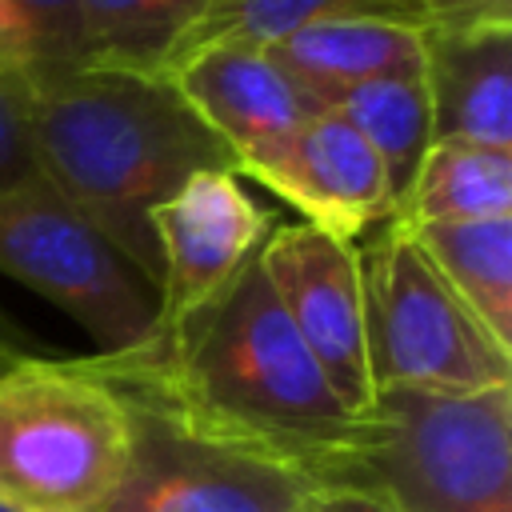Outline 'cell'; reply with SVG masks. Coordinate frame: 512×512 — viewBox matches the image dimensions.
Listing matches in <instances>:
<instances>
[{"label": "cell", "mask_w": 512, "mask_h": 512, "mask_svg": "<svg viewBox=\"0 0 512 512\" xmlns=\"http://www.w3.org/2000/svg\"><path fill=\"white\" fill-rule=\"evenodd\" d=\"M88 364L180 424L300 472L308 488L360 424L288 324L260 252L180 328L152 332L124 356H88Z\"/></svg>", "instance_id": "1"}, {"label": "cell", "mask_w": 512, "mask_h": 512, "mask_svg": "<svg viewBox=\"0 0 512 512\" xmlns=\"http://www.w3.org/2000/svg\"><path fill=\"white\" fill-rule=\"evenodd\" d=\"M28 116L44 180L156 292L152 212L188 176L232 172L228 152L164 72L28 68Z\"/></svg>", "instance_id": "2"}, {"label": "cell", "mask_w": 512, "mask_h": 512, "mask_svg": "<svg viewBox=\"0 0 512 512\" xmlns=\"http://www.w3.org/2000/svg\"><path fill=\"white\" fill-rule=\"evenodd\" d=\"M352 488L392 512H512V384L484 392H376L316 488Z\"/></svg>", "instance_id": "3"}, {"label": "cell", "mask_w": 512, "mask_h": 512, "mask_svg": "<svg viewBox=\"0 0 512 512\" xmlns=\"http://www.w3.org/2000/svg\"><path fill=\"white\" fill-rule=\"evenodd\" d=\"M132 464V412L84 360L0 372V508L108 512Z\"/></svg>", "instance_id": "4"}, {"label": "cell", "mask_w": 512, "mask_h": 512, "mask_svg": "<svg viewBox=\"0 0 512 512\" xmlns=\"http://www.w3.org/2000/svg\"><path fill=\"white\" fill-rule=\"evenodd\" d=\"M364 344L376 392H484L512 384L504 348L424 256L412 224L388 220L360 248Z\"/></svg>", "instance_id": "5"}, {"label": "cell", "mask_w": 512, "mask_h": 512, "mask_svg": "<svg viewBox=\"0 0 512 512\" xmlns=\"http://www.w3.org/2000/svg\"><path fill=\"white\" fill-rule=\"evenodd\" d=\"M0 272L68 312L96 356H124L156 328L152 284L48 180L0 192Z\"/></svg>", "instance_id": "6"}, {"label": "cell", "mask_w": 512, "mask_h": 512, "mask_svg": "<svg viewBox=\"0 0 512 512\" xmlns=\"http://www.w3.org/2000/svg\"><path fill=\"white\" fill-rule=\"evenodd\" d=\"M120 392V388H116ZM132 412V464L108 512H300L308 480L240 444L204 436L148 400Z\"/></svg>", "instance_id": "7"}, {"label": "cell", "mask_w": 512, "mask_h": 512, "mask_svg": "<svg viewBox=\"0 0 512 512\" xmlns=\"http://www.w3.org/2000/svg\"><path fill=\"white\" fill-rule=\"evenodd\" d=\"M260 268L300 344L352 416L376 404L364 344L360 244L336 240L312 224H276L260 244Z\"/></svg>", "instance_id": "8"}, {"label": "cell", "mask_w": 512, "mask_h": 512, "mask_svg": "<svg viewBox=\"0 0 512 512\" xmlns=\"http://www.w3.org/2000/svg\"><path fill=\"white\" fill-rule=\"evenodd\" d=\"M268 232L272 212L252 204L236 172L208 168L188 176L152 212V236L160 252L152 332H172L208 308L260 252Z\"/></svg>", "instance_id": "9"}, {"label": "cell", "mask_w": 512, "mask_h": 512, "mask_svg": "<svg viewBox=\"0 0 512 512\" xmlns=\"http://www.w3.org/2000/svg\"><path fill=\"white\" fill-rule=\"evenodd\" d=\"M164 76L228 152L232 172H244L264 188L284 168L304 120L312 116L308 100L260 48L212 44L176 60Z\"/></svg>", "instance_id": "10"}, {"label": "cell", "mask_w": 512, "mask_h": 512, "mask_svg": "<svg viewBox=\"0 0 512 512\" xmlns=\"http://www.w3.org/2000/svg\"><path fill=\"white\" fill-rule=\"evenodd\" d=\"M424 88L432 144L468 140L512 148V16L428 24Z\"/></svg>", "instance_id": "11"}, {"label": "cell", "mask_w": 512, "mask_h": 512, "mask_svg": "<svg viewBox=\"0 0 512 512\" xmlns=\"http://www.w3.org/2000/svg\"><path fill=\"white\" fill-rule=\"evenodd\" d=\"M268 192L288 200L304 224L352 244L356 236L396 220L380 160L336 108L312 112L304 120Z\"/></svg>", "instance_id": "12"}, {"label": "cell", "mask_w": 512, "mask_h": 512, "mask_svg": "<svg viewBox=\"0 0 512 512\" xmlns=\"http://www.w3.org/2000/svg\"><path fill=\"white\" fill-rule=\"evenodd\" d=\"M272 64L308 100L312 112L336 108V100L360 84L424 72V28L380 16L320 20L268 48Z\"/></svg>", "instance_id": "13"}, {"label": "cell", "mask_w": 512, "mask_h": 512, "mask_svg": "<svg viewBox=\"0 0 512 512\" xmlns=\"http://www.w3.org/2000/svg\"><path fill=\"white\" fill-rule=\"evenodd\" d=\"M340 16H380V20H404L428 28L424 0H200L164 68L212 44H240L268 52L272 44L288 40L300 28Z\"/></svg>", "instance_id": "14"}, {"label": "cell", "mask_w": 512, "mask_h": 512, "mask_svg": "<svg viewBox=\"0 0 512 512\" xmlns=\"http://www.w3.org/2000/svg\"><path fill=\"white\" fill-rule=\"evenodd\" d=\"M512 216V148L436 140L400 208L404 224H460Z\"/></svg>", "instance_id": "15"}, {"label": "cell", "mask_w": 512, "mask_h": 512, "mask_svg": "<svg viewBox=\"0 0 512 512\" xmlns=\"http://www.w3.org/2000/svg\"><path fill=\"white\" fill-rule=\"evenodd\" d=\"M412 232L448 288L504 348H512V216L412 224Z\"/></svg>", "instance_id": "16"}, {"label": "cell", "mask_w": 512, "mask_h": 512, "mask_svg": "<svg viewBox=\"0 0 512 512\" xmlns=\"http://www.w3.org/2000/svg\"><path fill=\"white\" fill-rule=\"evenodd\" d=\"M336 112L360 132V140L380 160L392 204H396V220H400L416 168L432 148V108H428L424 72L360 84L336 100Z\"/></svg>", "instance_id": "17"}, {"label": "cell", "mask_w": 512, "mask_h": 512, "mask_svg": "<svg viewBox=\"0 0 512 512\" xmlns=\"http://www.w3.org/2000/svg\"><path fill=\"white\" fill-rule=\"evenodd\" d=\"M84 64L124 72H164L192 0H76Z\"/></svg>", "instance_id": "18"}, {"label": "cell", "mask_w": 512, "mask_h": 512, "mask_svg": "<svg viewBox=\"0 0 512 512\" xmlns=\"http://www.w3.org/2000/svg\"><path fill=\"white\" fill-rule=\"evenodd\" d=\"M20 56L28 68H76L84 64V36L76 0H0Z\"/></svg>", "instance_id": "19"}, {"label": "cell", "mask_w": 512, "mask_h": 512, "mask_svg": "<svg viewBox=\"0 0 512 512\" xmlns=\"http://www.w3.org/2000/svg\"><path fill=\"white\" fill-rule=\"evenodd\" d=\"M28 184H44L28 116V64L0 60V192Z\"/></svg>", "instance_id": "20"}, {"label": "cell", "mask_w": 512, "mask_h": 512, "mask_svg": "<svg viewBox=\"0 0 512 512\" xmlns=\"http://www.w3.org/2000/svg\"><path fill=\"white\" fill-rule=\"evenodd\" d=\"M428 24H460V20H492L512 16V0H424Z\"/></svg>", "instance_id": "21"}, {"label": "cell", "mask_w": 512, "mask_h": 512, "mask_svg": "<svg viewBox=\"0 0 512 512\" xmlns=\"http://www.w3.org/2000/svg\"><path fill=\"white\" fill-rule=\"evenodd\" d=\"M312 512H392L384 500L368 496V492H352V488H320L308 496Z\"/></svg>", "instance_id": "22"}, {"label": "cell", "mask_w": 512, "mask_h": 512, "mask_svg": "<svg viewBox=\"0 0 512 512\" xmlns=\"http://www.w3.org/2000/svg\"><path fill=\"white\" fill-rule=\"evenodd\" d=\"M0 348H8V352H20V356H36L32 352V340H28V332L0 308Z\"/></svg>", "instance_id": "23"}, {"label": "cell", "mask_w": 512, "mask_h": 512, "mask_svg": "<svg viewBox=\"0 0 512 512\" xmlns=\"http://www.w3.org/2000/svg\"><path fill=\"white\" fill-rule=\"evenodd\" d=\"M0 60H24V56H20V44H16V32H12L8 16H4V8H0Z\"/></svg>", "instance_id": "24"}, {"label": "cell", "mask_w": 512, "mask_h": 512, "mask_svg": "<svg viewBox=\"0 0 512 512\" xmlns=\"http://www.w3.org/2000/svg\"><path fill=\"white\" fill-rule=\"evenodd\" d=\"M308 496H312V492H308ZM300 512H312V508H308V500H304V508H300Z\"/></svg>", "instance_id": "25"}, {"label": "cell", "mask_w": 512, "mask_h": 512, "mask_svg": "<svg viewBox=\"0 0 512 512\" xmlns=\"http://www.w3.org/2000/svg\"><path fill=\"white\" fill-rule=\"evenodd\" d=\"M192 4H200V0H192Z\"/></svg>", "instance_id": "26"}]
</instances>
